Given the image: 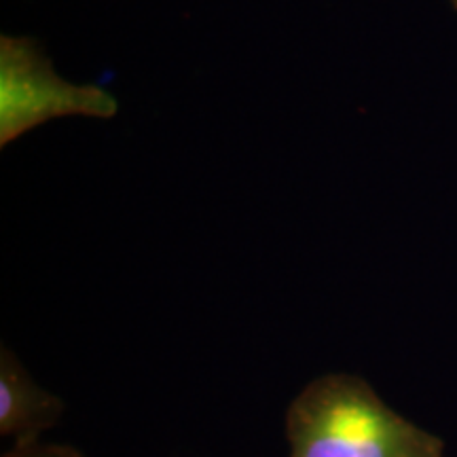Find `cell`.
Listing matches in <instances>:
<instances>
[{"mask_svg":"<svg viewBox=\"0 0 457 457\" xmlns=\"http://www.w3.org/2000/svg\"><path fill=\"white\" fill-rule=\"evenodd\" d=\"M290 457H445V445L350 373L313 379L286 411Z\"/></svg>","mask_w":457,"mask_h":457,"instance_id":"obj_1","label":"cell"},{"mask_svg":"<svg viewBox=\"0 0 457 457\" xmlns=\"http://www.w3.org/2000/svg\"><path fill=\"white\" fill-rule=\"evenodd\" d=\"M111 119L117 100L98 85H72L60 79L30 38L0 37V146L51 119Z\"/></svg>","mask_w":457,"mask_h":457,"instance_id":"obj_2","label":"cell"},{"mask_svg":"<svg viewBox=\"0 0 457 457\" xmlns=\"http://www.w3.org/2000/svg\"><path fill=\"white\" fill-rule=\"evenodd\" d=\"M64 403L32 379L15 353L0 352V434L13 445L41 441L60 421Z\"/></svg>","mask_w":457,"mask_h":457,"instance_id":"obj_3","label":"cell"},{"mask_svg":"<svg viewBox=\"0 0 457 457\" xmlns=\"http://www.w3.org/2000/svg\"><path fill=\"white\" fill-rule=\"evenodd\" d=\"M4 457H85V455L74 447H68V445H51L43 441H34V443L13 445L9 453H4Z\"/></svg>","mask_w":457,"mask_h":457,"instance_id":"obj_4","label":"cell"},{"mask_svg":"<svg viewBox=\"0 0 457 457\" xmlns=\"http://www.w3.org/2000/svg\"><path fill=\"white\" fill-rule=\"evenodd\" d=\"M451 4H453V9L457 11V0H451Z\"/></svg>","mask_w":457,"mask_h":457,"instance_id":"obj_5","label":"cell"}]
</instances>
